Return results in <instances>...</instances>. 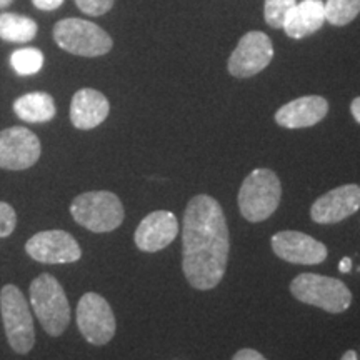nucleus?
<instances>
[{
    "label": "nucleus",
    "instance_id": "9d476101",
    "mask_svg": "<svg viewBox=\"0 0 360 360\" xmlns=\"http://www.w3.org/2000/svg\"><path fill=\"white\" fill-rule=\"evenodd\" d=\"M42 154L39 137L25 127H11L0 132V169L25 170L37 164Z\"/></svg>",
    "mask_w": 360,
    "mask_h": 360
},
{
    "label": "nucleus",
    "instance_id": "a878e982",
    "mask_svg": "<svg viewBox=\"0 0 360 360\" xmlns=\"http://www.w3.org/2000/svg\"><path fill=\"white\" fill-rule=\"evenodd\" d=\"M32 4L39 8V11L52 12L60 7L62 4H64V0H32Z\"/></svg>",
    "mask_w": 360,
    "mask_h": 360
},
{
    "label": "nucleus",
    "instance_id": "cd10ccee",
    "mask_svg": "<svg viewBox=\"0 0 360 360\" xmlns=\"http://www.w3.org/2000/svg\"><path fill=\"white\" fill-rule=\"evenodd\" d=\"M350 269H352V260H350V257H344V259H342L340 264H339V270H340V272L347 274V272H350Z\"/></svg>",
    "mask_w": 360,
    "mask_h": 360
},
{
    "label": "nucleus",
    "instance_id": "a211bd4d",
    "mask_svg": "<svg viewBox=\"0 0 360 360\" xmlns=\"http://www.w3.org/2000/svg\"><path fill=\"white\" fill-rule=\"evenodd\" d=\"M13 112L29 124H45L57 114L56 102L47 92H30L13 102Z\"/></svg>",
    "mask_w": 360,
    "mask_h": 360
},
{
    "label": "nucleus",
    "instance_id": "4be33fe9",
    "mask_svg": "<svg viewBox=\"0 0 360 360\" xmlns=\"http://www.w3.org/2000/svg\"><path fill=\"white\" fill-rule=\"evenodd\" d=\"M297 0H265L264 2V17L265 22L274 29H282L283 20L289 13Z\"/></svg>",
    "mask_w": 360,
    "mask_h": 360
},
{
    "label": "nucleus",
    "instance_id": "9b49d317",
    "mask_svg": "<svg viewBox=\"0 0 360 360\" xmlns=\"http://www.w3.org/2000/svg\"><path fill=\"white\" fill-rule=\"evenodd\" d=\"M27 254L42 264H72L82 257L79 242L64 231H44L30 237Z\"/></svg>",
    "mask_w": 360,
    "mask_h": 360
},
{
    "label": "nucleus",
    "instance_id": "393cba45",
    "mask_svg": "<svg viewBox=\"0 0 360 360\" xmlns=\"http://www.w3.org/2000/svg\"><path fill=\"white\" fill-rule=\"evenodd\" d=\"M232 360H267L262 354L254 349H242L233 355Z\"/></svg>",
    "mask_w": 360,
    "mask_h": 360
},
{
    "label": "nucleus",
    "instance_id": "c85d7f7f",
    "mask_svg": "<svg viewBox=\"0 0 360 360\" xmlns=\"http://www.w3.org/2000/svg\"><path fill=\"white\" fill-rule=\"evenodd\" d=\"M340 360H359L357 359V352H355V350H347V352L342 355Z\"/></svg>",
    "mask_w": 360,
    "mask_h": 360
},
{
    "label": "nucleus",
    "instance_id": "b1692460",
    "mask_svg": "<svg viewBox=\"0 0 360 360\" xmlns=\"http://www.w3.org/2000/svg\"><path fill=\"white\" fill-rule=\"evenodd\" d=\"M114 2L115 0H75V6L87 15L98 17L109 12L114 7Z\"/></svg>",
    "mask_w": 360,
    "mask_h": 360
},
{
    "label": "nucleus",
    "instance_id": "f03ea898",
    "mask_svg": "<svg viewBox=\"0 0 360 360\" xmlns=\"http://www.w3.org/2000/svg\"><path fill=\"white\" fill-rule=\"evenodd\" d=\"M30 305L49 335L58 337L70 322V305L58 281L51 274H40L30 283Z\"/></svg>",
    "mask_w": 360,
    "mask_h": 360
},
{
    "label": "nucleus",
    "instance_id": "dca6fc26",
    "mask_svg": "<svg viewBox=\"0 0 360 360\" xmlns=\"http://www.w3.org/2000/svg\"><path fill=\"white\" fill-rule=\"evenodd\" d=\"M110 112V103L96 89H82L75 92L70 103V120L75 129L90 130L101 125Z\"/></svg>",
    "mask_w": 360,
    "mask_h": 360
},
{
    "label": "nucleus",
    "instance_id": "39448f33",
    "mask_svg": "<svg viewBox=\"0 0 360 360\" xmlns=\"http://www.w3.org/2000/svg\"><path fill=\"white\" fill-rule=\"evenodd\" d=\"M290 292L299 302L314 305L326 312L342 314L352 304V292L339 278L319 274H300L290 283Z\"/></svg>",
    "mask_w": 360,
    "mask_h": 360
},
{
    "label": "nucleus",
    "instance_id": "6ab92c4d",
    "mask_svg": "<svg viewBox=\"0 0 360 360\" xmlns=\"http://www.w3.org/2000/svg\"><path fill=\"white\" fill-rule=\"evenodd\" d=\"M39 27L30 17L20 13H0V39L6 42L25 44L35 39Z\"/></svg>",
    "mask_w": 360,
    "mask_h": 360
},
{
    "label": "nucleus",
    "instance_id": "20e7f679",
    "mask_svg": "<svg viewBox=\"0 0 360 360\" xmlns=\"http://www.w3.org/2000/svg\"><path fill=\"white\" fill-rule=\"evenodd\" d=\"M75 222L90 232H112L124 222V205L114 192H85L70 204Z\"/></svg>",
    "mask_w": 360,
    "mask_h": 360
},
{
    "label": "nucleus",
    "instance_id": "1a4fd4ad",
    "mask_svg": "<svg viewBox=\"0 0 360 360\" xmlns=\"http://www.w3.org/2000/svg\"><path fill=\"white\" fill-rule=\"evenodd\" d=\"M274 58V45L267 34L252 30L238 40L229 58V72L237 79H249L262 72Z\"/></svg>",
    "mask_w": 360,
    "mask_h": 360
},
{
    "label": "nucleus",
    "instance_id": "2eb2a0df",
    "mask_svg": "<svg viewBox=\"0 0 360 360\" xmlns=\"http://www.w3.org/2000/svg\"><path fill=\"white\" fill-rule=\"evenodd\" d=\"M328 102L321 96H305L292 101L276 112V122L285 129L312 127L323 120Z\"/></svg>",
    "mask_w": 360,
    "mask_h": 360
},
{
    "label": "nucleus",
    "instance_id": "c756f323",
    "mask_svg": "<svg viewBox=\"0 0 360 360\" xmlns=\"http://www.w3.org/2000/svg\"><path fill=\"white\" fill-rule=\"evenodd\" d=\"M13 2V0H0V8H6L11 6V4Z\"/></svg>",
    "mask_w": 360,
    "mask_h": 360
},
{
    "label": "nucleus",
    "instance_id": "bb28decb",
    "mask_svg": "<svg viewBox=\"0 0 360 360\" xmlns=\"http://www.w3.org/2000/svg\"><path fill=\"white\" fill-rule=\"evenodd\" d=\"M350 112H352L354 119H355V120H357V122L360 124V97H357V98H354L352 105H350Z\"/></svg>",
    "mask_w": 360,
    "mask_h": 360
},
{
    "label": "nucleus",
    "instance_id": "ddd939ff",
    "mask_svg": "<svg viewBox=\"0 0 360 360\" xmlns=\"http://www.w3.org/2000/svg\"><path fill=\"white\" fill-rule=\"evenodd\" d=\"M360 209V186L347 184L332 188L310 207V217L317 224H337Z\"/></svg>",
    "mask_w": 360,
    "mask_h": 360
},
{
    "label": "nucleus",
    "instance_id": "5701e85b",
    "mask_svg": "<svg viewBox=\"0 0 360 360\" xmlns=\"http://www.w3.org/2000/svg\"><path fill=\"white\" fill-rule=\"evenodd\" d=\"M17 214L13 207L7 202H0V238L8 237L15 231Z\"/></svg>",
    "mask_w": 360,
    "mask_h": 360
},
{
    "label": "nucleus",
    "instance_id": "412c9836",
    "mask_svg": "<svg viewBox=\"0 0 360 360\" xmlns=\"http://www.w3.org/2000/svg\"><path fill=\"white\" fill-rule=\"evenodd\" d=\"M11 64L19 75H34L42 69L44 53L34 47L19 49V51L12 52Z\"/></svg>",
    "mask_w": 360,
    "mask_h": 360
},
{
    "label": "nucleus",
    "instance_id": "aec40b11",
    "mask_svg": "<svg viewBox=\"0 0 360 360\" xmlns=\"http://www.w3.org/2000/svg\"><path fill=\"white\" fill-rule=\"evenodd\" d=\"M326 20L335 27H344L357 19L360 13V0H327Z\"/></svg>",
    "mask_w": 360,
    "mask_h": 360
},
{
    "label": "nucleus",
    "instance_id": "423d86ee",
    "mask_svg": "<svg viewBox=\"0 0 360 360\" xmlns=\"http://www.w3.org/2000/svg\"><path fill=\"white\" fill-rule=\"evenodd\" d=\"M53 40L62 51L80 57H101L112 51V37L84 19H64L53 25Z\"/></svg>",
    "mask_w": 360,
    "mask_h": 360
},
{
    "label": "nucleus",
    "instance_id": "0eeeda50",
    "mask_svg": "<svg viewBox=\"0 0 360 360\" xmlns=\"http://www.w3.org/2000/svg\"><path fill=\"white\" fill-rule=\"evenodd\" d=\"M0 312L8 345L17 354H29L35 344L32 314L25 295L13 283H8L0 292Z\"/></svg>",
    "mask_w": 360,
    "mask_h": 360
},
{
    "label": "nucleus",
    "instance_id": "4468645a",
    "mask_svg": "<svg viewBox=\"0 0 360 360\" xmlns=\"http://www.w3.org/2000/svg\"><path fill=\"white\" fill-rule=\"evenodd\" d=\"M179 233L177 217L169 210H157L142 219L134 240L142 252H159L169 247Z\"/></svg>",
    "mask_w": 360,
    "mask_h": 360
},
{
    "label": "nucleus",
    "instance_id": "7ed1b4c3",
    "mask_svg": "<svg viewBox=\"0 0 360 360\" xmlns=\"http://www.w3.org/2000/svg\"><path fill=\"white\" fill-rule=\"evenodd\" d=\"M282 186L270 169H255L247 175L238 191V210L249 222H262L281 204Z\"/></svg>",
    "mask_w": 360,
    "mask_h": 360
},
{
    "label": "nucleus",
    "instance_id": "f8f14e48",
    "mask_svg": "<svg viewBox=\"0 0 360 360\" xmlns=\"http://www.w3.org/2000/svg\"><path fill=\"white\" fill-rule=\"evenodd\" d=\"M272 250L278 259L299 265H317L327 259V247L297 231H282L272 237Z\"/></svg>",
    "mask_w": 360,
    "mask_h": 360
},
{
    "label": "nucleus",
    "instance_id": "f3484780",
    "mask_svg": "<svg viewBox=\"0 0 360 360\" xmlns=\"http://www.w3.org/2000/svg\"><path fill=\"white\" fill-rule=\"evenodd\" d=\"M326 22V7L322 0H302L287 13L282 29L290 39L300 40L321 30Z\"/></svg>",
    "mask_w": 360,
    "mask_h": 360
},
{
    "label": "nucleus",
    "instance_id": "6e6552de",
    "mask_svg": "<svg viewBox=\"0 0 360 360\" xmlns=\"http://www.w3.org/2000/svg\"><path fill=\"white\" fill-rule=\"evenodd\" d=\"M77 326L84 339L92 345H105L115 335V315L109 302L96 292L80 297L77 305Z\"/></svg>",
    "mask_w": 360,
    "mask_h": 360
},
{
    "label": "nucleus",
    "instance_id": "f257e3e1",
    "mask_svg": "<svg viewBox=\"0 0 360 360\" xmlns=\"http://www.w3.org/2000/svg\"><path fill=\"white\" fill-rule=\"evenodd\" d=\"M182 269L193 289L217 287L227 270L231 237L222 207L214 197L195 195L184 212Z\"/></svg>",
    "mask_w": 360,
    "mask_h": 360
}]
</instances>
